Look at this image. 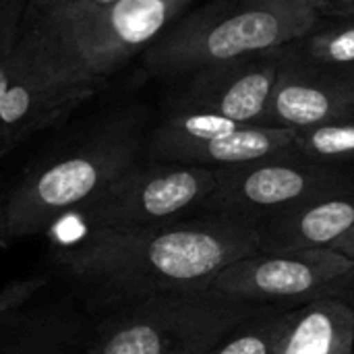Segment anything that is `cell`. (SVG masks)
<instances>
[{
    "mask_svg": "<svg viewBox=\"0 0 354 354\" xmlns=\"http://www.w3.org/2000/svg\"><path fill=\"white\" fill-rule=\"evenodd\" d=\"M253 253L255 224L193 216L149 228H87L54 259L110 309L162 292L209 290L224 268Z\"/></svg>",
    "mask_w": 354,
    "mask_h": 354,
    "instance_id": "obj_1",
    "label": "cell"
},
{
    "mask_svg": "<svg viewBox=\"0 0 354 354\" xmlns=\"http://www.w3.org/2000/svg\"><path fill=\"white\" fill-rule=\"evenodd\" d=\"M141 135L135 118L100 124L79 143L29 168L6 193L10 241L46 232L62 216L100 195L139 160Z\"/></svg>",
    "mask_w": 354,
    "mask_h": 354,
    "instance_id": "obj_2",
    "label": "cell"
},
{
    "mask_svg": "<svg viewBox=\"0 0 354 354\" xmlns=\"http://www.w3.org/2000/svg\"><path fill=\"white\" fill-rule=\"evenodd\" d=\"M319 15L276 0H216L170 25L145 52L156 75H191L199 68L280 48L305 35Z\"/></svg>",
    "mask_w": 354,
    "mask_h": 354,
    "instance_id": "obj_3",
    "label": "cell"
},
{
    "mask_svg": "<svg viewBox=\"0 0 354 354\" xmlns=\"http://www.w3.org/2000/svg\"><path fill=\"white\" fill-rule=\"evenodd\" d=\"M261 307L212 288L143 297L110 307L77 354H203Z\"/></svg>",
    "mask_w": 354,
    "mask_h": 354,
    "instance_id": "obj_4",
    "label": "cell"
},
{
    "mask_svg": "<svg viewBox=\"0 0 354 354\" xmlns=\"http://www.w3.org/2000/svg\"><path fill=\"white\" fill-rule=\"evenodd\" d=\"M21 64L0 102V160L91 97L95 77L56 35L44 15L21 33Z\"/></svg>",
    "mask_w": 354,
    "mask_h": 354,
    "instance_id": "obj_5",
    "label": "cell"
},
{
    "mask_svg": "<svg viewBox=\"0 0 354 354\" xmlns=\"http://www.w3.org/2000/svg\"><path fill=\"white\" fill-rule=\"evenodd\" d=\"M191 0H60L44 10L46 23L100 79L147 50Z\"/></svg>",
    "mask_w": 354,
    "mask_h": 354,
    "instance_id": "obj_6",
    "label": "cell"
},
{
    "mask_svg": "<svg viewBox=\"0 0 354 354\" xmlns=\"http://www.w3.org/2000/svg\"><path fill=\"white\" fill-rule=\"evenodd\" d=\"M218 183V168L133 164L75 214L87 228H149L199 216Z\"/></svg>",
    "mask_w": 354,
    "mask_h": 354,
    "instance_id": "obj_7",
    "label": "cell"
},
{
    "mask_svg": "<svg viewBox=\"0 0 354 354\" xmlns=\"http://www.w3.org/2000/svg\"><path fill=\"white\" fill-rule=\"evenodd\" d=\"M344 191H354L353 166L315 162L288 151L241 166L218 168L216 189L199 216H220L255 224L297 203Z\"/></svg>",
    "mask_w": 354,
    "mask_h": 354,
    "instance_id": "obj_8",
    "label": "cell"
},
{
    "mask_svg": "<svg viewBox=\"0 0 354 354\" xmlns=\"http://www.w3.org/2000/svg\"><path fill=\"white\" fill-rule=\"evenodd\" d=\"M212 290L255 305L299 307L322 299L354 305V261L334 249L253 253L224 268Z\"/></svg>",
    "mask_w": 354,
    "mask_h": 354,
    "instance_id": "obj_9",
    "label": "cell"
},
{
    "mask_svg": "<svg viewBox=\"0 0 354 354\" xmlns=\"http://www.w3.org/2000/svg\"><path fill=\"white\" fill-rule=\"evenodd\" d=\"M282 64L280 48L247 54L191 73L174 110L212 112L236 122L259 124Z\"/></svg>",
    "mask_w": 354,
    "mask_h": 354,
    "instance_id": "obj_10",
    "label": "cell"
},
{
    "mask_svg": "<svg viewBox=\"0 0 354 354\" xmlns=\"http://www.w3.org/2000/svg\"><path fill=\"white\" fill-rule=\"evenodd\" d=\"M282 54V50H280ZM354 116V68L286 58L259 124L305 129Z\"/></svg>",
    "mask_w": 354,
    "mask_h": 354,
    "instance_id": "obj_11",
    "label": "cell"
},
{
    "mask_svg": "<svg viewBox=\"0 0 354 354\" xmlns=\"http://www.w3.org/2000/svg\"><path fill=\"white\" fill-rule=\"evenodd\" d=\"M353 224L354 191L322 195L257 220V253L332 249Z\"/></svg>",
    "mask_w": 354,
    "mask_h": 354,
    "instance_id": "obj_12",
    "label": "cell"
},
{
    "mask_svg": "<svg viewBox=\"0 0 354 354\" xmlns=\"http://www.w3.org/2000/svg\"><path fill=\"white\" fill-rule=\"evenodd\" d=\"M292 137H295V129L243 124L230 133L162 149L149 160L205 166V168H228V166H241V164L288 153L292 151Z\"/></svg>",
    "mask_w": 354,
    "mask_h": 354,
    "instance_id": "obj_13",
    "label": "cell"
},
{
    "mask_svg": "<svg viewBox=\"0 0 354 354\" xmlns=\"http://www.w3.org/2000/svg\"><path fill=\"white\" fill-rule=\"evenodd\" d=\"M354 305L322 299L290 309L276 354H353Z\"/></svg>",
    "mask_w": 354,
    "mask_h": 354,
    "instance_id": "obj_14",
    "label": "cell"
},
{
    "mask_svg": "<svg viewBox=\"0 0 354 354\" xmlns=\"http://www.w3.org/2000/svg\"><path fill=\"white\" fill-rule=\"evenodd\" d=\"M81 338V319L64 307H27L0 317V354H77Z\"/></svg>",
    "mask_w": 354,
    "mask_h": 354,
    "instance_id": "obj_15",
    "label": "cell"
},
{
    "mask_svg": "<svg viewBox=\"0 0 354 354\" xmlns=\"http://www.w3.org/2000/svg\"><path fill=\"white\" fill-rule=\"evenodd\" d=\"M286 58L354 68V19L319 17V21L301 37L280 46Z\"/></svg>",
    "mask_w": 354,
    "mask_h": 354,
    "instance_id": "obj_16",
    "label": "cell"
},
{
    "mask_svg": "<svg viewBox=\"0 0 354 354\" xmlns=\"http://www.w3.org/2000/svg\"><path fill=\"white\" fill-rule=\"evenodd\" d=\"M292 307L263 305L203 354H276Z\"/></svg>",
    "mask_w": 354,
    "mask_h": 354,
    "instance_id": "obj_17",
    "label": "cell"
},
{
    "mask_svg": "<svg viewBox=\"0 0 354 354\" xmlns=\"http://www.w3.org/2000/svg\"><path fill=\"white\" fill-rule=\"evenodd\" d=\"M292 151L326 164H354V116L315 127L295 129Z\"/></svg>",
    "mask_w": 354,
    "mask_h": 354,
    "instance_id": "obj_18",
    "label": "cell"
},
{
    "mask_svg": "<svg viewBox=\"0 0 354 354\" xmlns=\"http://www.w3.org/2000/svg\"><path fill=\"white\" fill-rule=\"evenodd\" d=\"M31 0H0V60L19 44L25 27V10Z\"/></svg>",
    "mask_w": 354,
    "mask_h": 354,
    "instance_id": "obj_19",
    "label": "cell"
},
{
    "mask_svg": "<svg viewBox=\"0 0 354 354\" xmlns=\"http://www.w3.org/2000/svg\"><path fill=\"white\" fill-rule=\"evenodd\" d=\"M48 286L46 276H31V278H21L10 282L8 286L2 288L0 292V317L2 315H12L31 305V301Z\"/></svg>",
    "mask_w": 354,
    "mask_h": 354,
    "instance_id": "obj_20",
    "label": "cell"
},
{
    "mask_svg": "<svg viewBox=\"0 0 354 354\" xmlns=\"http://www.w3.org/2000/svg\"><path fill=\"white\" fill-rule=\"evenodd\" d=\"M21 44H17V48L6 56V58H2L0 60V102H2V97H4V91H6V87H8V83L12 81V77L17 75V71H19V64H21Z\"/></svg>",
    "mask_w": 354,
    "mask_h": 354,
    "instance_id": "obj_21",
    "label": "cell"
},
{
    "mask_svg": "<svg viewBox=\"0 0 354 354\" xmlns=\"http://www.w3.org/2000/svg\"><path fill=\"white\" fill-rule=\"evenodd\" d=\"M319 17H336V19H354V0H328L319 10Z\"/></svg>",
    "mask_w": 354,
    "mask_h": 354,
    "instance_id": "obj_22",
    "label": "cell"
},
{
    "mask_svg": "<svg viewBox=\"0 0 354 354\" xmlns=\"http://www.w3.org/2000/svg\"><path fill=\"white\" fill-rule=\"evenodd\" d=\"M332 249L338 251V253H342V255L348 257L351 261H354V224L353 228H351L340 241H336V243L332 245Z\"/></svg>",
    "mask_w": 354,
    "mask_h": 354,
    "instance_id": "obj_23",
    "label": "cell"
},
{
    "mask_svg": "<svg viewBox=\"0 0 354 354\" xmlns=\"http://www.w3.org/2000/svg\"><path fill=\"white\" fill-rule=\"evenodd\" d=\"M10 234H8V216H6V193L0 195V247L10 245Z\"/></svg>",
    "mask_w": 354,
    "mask_h": 354,
    "instance_id": "obj_24",
    "label": "cell"
},
{
    "mask_svg": "<svg viewBox=\"0 0 354 354\" xmlns=\"http://www.w3.org/2000/svg\"><path fill=\"white\" fill-rule=\"evenodd\" d=\"M276 2H284V4H297V6H309L315 12L328 2V0H276Z\"/></svg>",
    "mask_w": 354,
    "mask_h": 354,
    "instance_id": "obj_25",
    "label": "cell"
},
{
    "mask_svg": "<svg viewBox=\"0 0 354 354\" xmlns=\"http://www.w3.org/2000/svg\"><path fill=\"white\" fill-rule=\"evenodd\" d=\"M31 2H35L37 6H41V10H48L50 6H54V4H58L60 0H31Z\"/></svg>",
    "mask_w": 354,
    "mask_h": 354,
    "instance_id": "obj_26",
    "label": "cell"
},
{
    "mask_svg": "<svg viewBox=\"0 0 354 354\" xmlns=\"http://www.w3.org/2000/svg\"><path fill=\"white\" fill-rule=\"evenodd\" d=\"M89 2H112V0H89Z\"/></svg>",
    "mask_w": 354,
    "mask_h": 354,
    "instance_id": "obj_27",
    "label": "cell"
},
{
    "mask_svg": "<svg viewBox=\"0 0 354 354\" xmlns=\"http://www.w3.org/2000/svg\"><path fill=\"white\" fill-rule=\"evenodd\" d=\"M353 354H354V353H353Z\"/></svg>",
    "mask_w": 354,
    "mask_h": 354,
    "instance_id": "obj_28",
    "label": "cell"
}]
</instances>
